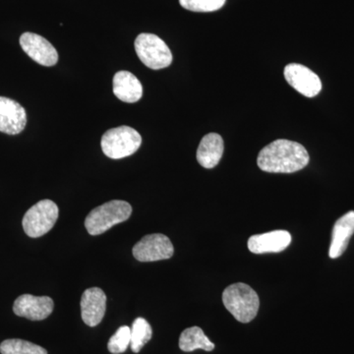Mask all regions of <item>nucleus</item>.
Masks as SVG:
<instances>
[{"label": "nucleus", "mask_w": 354, "mask_h": 354, "mask_svg": "<svg viewBox=\"0 0 354 354\" xmlns=\"http://www.w3.org/2000/svg\"><path fill=\"white\" fill-rule=\"evenodd\" d=\"M257 164L270 174H293L309 164V153L301 144L279 139L262 149Z\"/></svg>", "instance_id": "nucleus-1"}, {"label": "nucleus", "mask_w": 354, "mask_h": 354, "mask_svg": "<svg viewBox=\"0 0 354 354\" xmlns=\"http://www.w3.org/2000/svg\"><path fill=\"white\" fill-rule=\"evenodd\" d=\"M223 302L228 312L241 323H249L257 316L260 299L257 292L243 283L227 286L223 293Z\"/></svg>", "instance_id": "nucleus-2"}, {"label": "nucleus", "mask_w": 354, "mask_h": 354, "mask_svg": "<svg viewBox=\"0 0 354 354\" xmlns=\"http://www.w3.org/2000/svg\"><path fill=\"white\" fill-rule=\"evenodd\" d=\"M132 214L131 205L121 200H113L91 211L85 220V227L91 235H100L109 228L124 223Z\"/></svg>", "instance_id": "nucleus-3"}, {"label": "nucleus", "mask_w": 354, "mask_h": 354, "mask_svg": "<svg viewBox=\"0 0 354 354\" xmlns=\"http://www.w3.org/2000/svg\"><path fill=\"white\" fill-rule=\"evenodd\" d=\"M141 144L142 137L138 131L125 125L108 130L101 141L102 152L113 160L129 157L138 151Z\"/></svg>", "instance_id": "nucleus-4"}, {"label": "nucleus", "mask_w": 354, "mask_h": 354, "mask_svg": "<svg viewBox=\"0 0 354 354\" xmlns=\"http://www.w3.org/2000/svg\"><path fill=\"white\" fill-rule=\"evenodd\" d=\"M59 209L51 200H41L28 209L23 218L25 234L32 239H38L50 232L57 223Z\"/></svg>", "instance_id": "nucleus-5"}, {"label": "nucleus", "mask_w": 354, "mask_h": 354, "mask_svg": "<svg viewBox=\"0 0 354 354\" xmlns=\"http://www.w3.org/2000/svg\"><path fill=\"white\" fill-rule=\"evenodd\" d=\"M135 50L139 59L153 70L167 68L172 62V53L162 39L153 34H140L135 39Z\"/></svg>", "instance_id": "nucleus-6"}, {"label": "nucleus", "mask_w": 354, "mask_h": 354, "mask_svg": "<svg viewBox=\"0 0 354 354\" xmlns=\"http://www.w3.org/2000/svg\"><path fill=\"white\" fill-rule=\"evenodd\" d=\"M132 253L135 259L139 262H156L171 258L174 256V248L171 239L165 235L149 234L135 244Z\"/></svg>", "instance_id": "nucleus-7"}, {"label": "nucleus", "mask_w": 354, "mask_h": 354, "mask_svg": "<svg viewBox=\"0 0 354 354\" xmlns=\"http://www.w3.org/2000/svg\"><path fill=\"white\" fill-rule=\"evenodd\" d=\"M20 46L28 57H31L37 64L48 67L57 64V50L48 39L39 35L24 32L20 37Z\"/></svg>", "instance_id": "nucleus-8"}, {"label": "nucleus", "mask_w": 354, "mask_h": 354, "mask_svg": "<svg viewBox=\"0 0 354 354\" xmlns=\"http://www.w3.org/2000/svg\"><path fill=\"white\" fill-rule=\"evenodd\" d=\"M285 77L286 82L305 97H316L322 90V82L319 76L304 65L297 64L286 65Z\"/></svg>", "instance_id": "nucleus-9"}, {"label": "nucleus", "mask_w": 354, "mask_h": 354, "mask_svg": "<svg viewBox=\"0 0 354 354\" xmlns=\"http://www.w3.org/2000/svg\"><path fill=\"white\" fill-rule=\"evenodd\" d=\"M55 308L53 300L48 297H34L23 295L15 300L13 312L15 315L31 321H41L48 318Z\"/></svg>", "instance_id": "nucleus-10"}, {"label": "nucleus", "mask_w": 354, "mask_h": 354, "mask_svg": "<svg viewBox=\"0 0 354 354\" xmlns=\"http://www.w3.org/2000/svg\"><path fill=\"white\" fill-rule=\"evenodd\" d=\"M26 124L27 113L19 102L0 97V132L17 135L25 129Z\"/></svg>", "instance_id": "nucleus-11"}, {"label": "nucleus", "mask_w": 354, "mask_h": 354, "mask_svg": "<svg viewBox=\"0 0 354 354\" xmlns=\"http://www.w3.org/2000/svg\"><path fill=\"white\" fill-rule=\"evenodd\" d=\"M106 310V295L99 288L84 291L81 298V315L88 327H95L102 322Z\"/></svg>", "instance_id": "nucleus-12"}, {"label": "nucleus", "mask_w": 354, "mask_h": 354, "mask_svg": "<svg viewBox=\"0 0 354 354\" xmlns=\"http://www.w3.org/2000/svg\"><path fill=\"white\" fill-rule=\"evenodd\" d=\"M291 234L286 230H274L249 239L248 249L254 254L279 253L290 246Z\"/></svg>", "instance_id": "nucleus-13"}, {"label": "nucleus", "mask_w": 354, "mask_h": 354, "mask_svg": "<svg viewBox=\"0 0 354 354\" xmlns=\"http://www.w3.org/2000/svg\"><path fill=\"white\" fill-rule=\"evenodd\" d=\"M354 234V212H348L335 221L333 228L329 256L332 259L341 257L348 248L349 241Z\"/></svg>", "instance_id": "nucleus-14"}, {"label": "nucleus", "mask_w": 354, "mask_h": 354, "mask_svg": "<svg viewBox=\"0 0 354 354\" xmlns=\"http://www.w3.org/2000/svg\"><path fill=\"white\" fill-rule=\"evenodd\" d=\"M113 94L121 102L134 104L143 97V86L131 72L120 71L113 77Z\"/></svg>", "instance_id": "nucleus-15"}, {"label": "nucleus", "mask_w": 354, "mask_h": 354, "mask_svg": "<svg viewBox=\"0 0 354 354\" xmlns=\"http://www.w3.org/2000/svg\"><path fill=\"white\" fill-rule=\"evenodd\" d=\"M223 140L216 133H209L203 137L197 150V160L205 169H213L223 157Z\"/></svg>", "instance_id": "nucleus-16"}, {"label": "nucleus", "mask_w": 354, "mask_h": 354, "mask_svg": "<svg viewBox=\"0 0 354 354\" xmlns=\"http://www.w3.org/2000/svg\"><path fill=\"white\" fill-rule=\"evenodd\" d=\"M179 348L185 353L203 349L205 351H212L215 349V344L209 341V337L204 334L201 328L191 327L184 330L179 337Z\"/></svg>", "instance_id": "nucleus-17"}, {"label": "nucleus", "mask_w": 354, "mask_h": 354, "mask_svg": "<svg viewBox=\"0 0 354 354\" xmlns=\"http://www.w3.org/2000/svg\"><path fill=\"white\" fill-rule=\"evenodd\" d=\"M152 335V327L146 319L142 317L135 319L131 328V342H130L133 353H140L147 342L151 341Z\"/></svg>", "instance_id": "nucleus-18"}, {"label": "nucleus", "mask_w": 354, "mask_h": 354, "mask_svg": "<svg viewBox=\"0 0 354 354\" xmlns=\"http://www.w3.org/2000/svg\"><path fill=\"white\" fill-rule=\"evenodd\" d=\"M1 354H48L41 346L24 339H10L2 342L0 344Z\"/></svg>", "instance_id": "nucleus-19"}, {"label": "nucleus", "mask_w": 354, "mask_h": 354, "mask_svg": "<svg viewBox=\"0 0 354 354\" xmlns=\"http://www.w3.org/2000/svg\"><path fill=\"white\" fill-rule=\"evenodd\" d=\"M131 342V328L122 326L109 339L108 349L113 354H120L127 351Z\"/></svg>", "instance_id": "nucleus-20"}, {"label": "nucleus", "mask_w": 354, "mask_h": 354, "mask_svg": "<svg viewBox=\"0 0 354 354\" xmlns=\"http://www.w3.org/2000/svg\"><path fill=\"white\" fill-rule=\"evenodd\" d=\"M179 3L193 12H213L225 6V0H179Z\"/></svg>", "instance_id": "nucleus-21"}]
</instances>
